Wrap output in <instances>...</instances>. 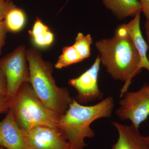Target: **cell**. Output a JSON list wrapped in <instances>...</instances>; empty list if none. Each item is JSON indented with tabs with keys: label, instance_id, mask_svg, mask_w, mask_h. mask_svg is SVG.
<instances>
[{
	"label": "cell",
	"instance_id": "52a82bcc",
	"mask_svg": "<svg viewBox=\"0 0 149 149\" xmlns=\"http://www.w3.org/2000/svg\"><path fill=\"white\" fill-rule=\"evenodd\" d=\"M101 60L98 56L92 66L81 75L70 79L68 84L77 92L75 100L82 104L103 99L104 93L100 90L98 78L100 68Z\"/></svg>",
	"mask_w": 149,
	"mask_h": 149
},
{
	"label": "cell",
	"instance_id": "7a4b0ae2",
	"mask_svg": "<svg viewBox=\"0 0 149 149\" xmlns=\"http://www.w3.org/2000/svg\"><path fill=\"white\" fill-rule=\"evenodd\" d=\"M114 107V100L111 96L91 106L83 105L73 98L65 113L60 117L57 126L71 149H85L88 146L85 139L95 136L91 124L100 118L111 117Z\"/></svg>",
	"mask_w": 149,
	"mask_h": 149
},
{
	"label": "cell",
	"instance_id": "cb8c5ba5",
	"mask_svg": "<svg viewBox=\"0 0 149 149\" xmlns=\"http://www.w3.org/2000/svg\"><path fill=\"white\" fill-rule=\"evenodd\" d=\"M0 149H6L5 148H4L3 147L1 146H0Z\"/></svg>",
	"mask_w": 149,
	"mask_h": 149
},
{
	"label": "cell",
	"instance_id": "30bf717a",
	"mask_svg": "<svg viewBox=\"0 0 149 149\" xmlns=\"http://www.w3.org/2000/svg\"><path fill=\"white\" fill-rule=\"evenodd\" d=\"M112 124L117 130L118 139L111 149H149L147 136H143L133 125L113 121Z\"/></svg>",
	"mask_w": 149,
	"mask_h": 149
},
{
	"label": "cell",
	"instance_id": "9c48e42d",
	"mask_svg": "<svg viewBox=\"0 0 149 149\" xmlns=\"http://www.w3.org/2000/svg\"><path fill=\"white\" fill-rule=\"evenodd\" d=\"M0 146L6 149H29L26 132L17 125L9 110L0 122Z\"/></svg>",
	"mask_w": 149,
	"mask_h": 149
},
{
	"label": "cell",
	"instance_id": "3957f363",
	"mask_svg": "<svg viewBox=\"0 0 149 149\" xmlns=\"http://www.w3.org/2000/svg\"><path fill=\"white\" fill-rule=\"evenodd\" d=\"M29 83L38 97L48 108L59 116L65 113L73 99L69 91L59 87L53 76V66L34 48L26 50Z\"/></svg>",
	"mask_w": 149,
	"mask_h": 149
},
{
	"label": "cell",
	"instance_id": "8fae6325",
	"mask_svg": "<svg viewBox=\"0 0 149 149\" xmlns=\"http://www.w3.org/2000/svg\"><path fill=\"white\" fill-rule=\"evenodd\" d=\"M141 12V11L139 12L131 21L122 25L128 32L141 56V68H146L149 72V62L147 55L149 47L141 32L140 26Z\"/></svg>",
	"mask_w": 149,
	"mask_h": 149
},
{
	"label": "cell",
	"instance_id": "d4e9b609",
	"mask_svg": "<svg viewBox=\"0 0 149 149\" xmlns=\"http://www.w3.org/2000/svg\"><path fill=\"white\" fill-rule=\"evenodd\" d=\"M148 61L149 62V54L148 55Z\"/></svg>",
	"mask_w": 149,
	"mask_h": 149
},
{
	"label": "cell",
	"instance_id": "9a60e30c",
	"mask_svg": "<svg viewBox=\"0 0 149 149\" xmlns=\"http://www.w3.org/2000/svg\"><path fill=\"white\" fill-rule=\"evenodd\" d=\"M83 61V59L73 45L65 46L63 49L62 53L59 56L55 64V67L57 69H61Z\"/></svg>",
	"mask_w": 149,
	"mask_h": 149
},
{
	"label": "cell",
	"instance_id": "ac0fdd59",
	"mask_svg": "<svg viewBox=\"0 0 149 149\" xmlns=\"http://www.w3.org/2000/svg\"><path fill=\"white\" fill-rule=\"evenodd\" d=\"M7 96L6 80L4 74L0 67V98ZM8 97V96H7Z\"/></svg>",
	"mask_w": 149,
	"mask_h": 149
},
{
	"label": "cell",
	"instance_id": "7402d4cb",
	"mask_svg": "<svg viewBox=\"0 0 149 149\" xmlns=\"http://www.w3.org/2000/svg\"><path fill=\"white\" fill-rule=\"evenodd\" d=\"M145 28L147 42L149 46V17L146 19V21L145 24Z\"/></svg>",
	"mask_w": 149,
	"mask_h": 149
},
{
	"label": "cell",
	"instance_id": "8992f818",
	"mask_svg": "<svg viewBox=\"0 0 149 149\" xmlns=\"http://www.w3.org/2000/svg\"><path fill=\"white\" fill-rule=\"evenodd\" d=\"M116 114L122 121L129 120L139 129L149 116V84L135 92H126L120 98Z\"/></svg>",
	"mask_w": 149,
	"mask_h": 149
},
{
	"label": "cell",
	"instance_id": "6da1fadb",
	"mask_svg": "<svg viewBox=\"0 0 149 149\" xmlns=\"http://www.w3.org/2000/svg\"><path fill=\"white\" fill-rule=\"evenodd\" d=\"M101 63L115 80L124 84L120 90V98L127 92L132 80L141 72V58L128 32L122 24L109 39L95 43Z\"/></svg>",
	"mask_w": 149,
	"mask_h": 149
},
{
	"label": "cell",
	"instance_id": "5bb4252c",
	"mask_svg": "<svg viewBox=\"0 0 149 149\" xmlns=\"http://www.w3.org/2000/svg\"><path fill=\"white\" fill-rule=\"evenodd\" d=\"M26 20L23 10L13 5L8 11L4 22L8 32H17L23 29Z\"/></svg>",
	"mask_w": 149,
	"mask_h": 149
},
{
	"label": "cell",
	"instance_id": "ffe728a7",
	"mask_svg": "<svg viewBox=\"0 0 149 149\" xmlns=\"http://www.w3.org/2000/svg\"><path fill=\"white\" fill-rule=\"evenodd\" d=\"M11 99L8 97L0 98V113L8 112L10 107Z\"/></svg>",
	"mask_w": 149,
	"mask_h": 149
},
{
	"label": "cell",
	"instance_id": "603a6c76",
	"mask_svg": "<svg viewBox=\"0 0 149 149\" xmlns=\"http://www.w3.org/2000/svg\"><path fill=\"white\" fill-rule=\"evenodd\" d=\"M147 140H148V143L149 147V134L148 136H147Z\"/></svg>",
	"mask_w": 149,
	"mask_h": 149
},
{
	"label": "cell",
	"instance_id": "484cf974",
	"mask_svg": "<svg viewBox=\"0 0 149 149\" xmlns=\"http://www.w3.org/2000/svg\"><path fill=\"white\" fill-rule=\"evenodd\" d=\"M6 1H10V0H6Z\"/></svg>",
	"mask_w": 149,
	"mask_h": 149
},
{
	"label": "cell",
	"instance_id": "e0dca14e",
	"mask_svg": "<svg viewBox=\"0 0 149 149\" xmlns=\"http://www.w3.org/2000/svg\"><path fill=\"white\" fill-rule=\"evenodd\" d=\"M13 5L10 1L0 0V22L4 20L8 11Z\"/></svg>",
	"mask_w": 149,
	"mask_h": 149
},
{
	"label": "cell",
	"instance_id": "ba28073f",
	"mask_svg": "<svg viewBox=\"0 0 149 149\" xmlns=\"http://www.w3.org/2000/svg\"><path fill=\"white\" fill-rule=\"evenodd\" d=\"M26 133L29 149H71L69 142L58 127L42 125Z\"/></svg>",
	"mask_w": 149,
	"mask_h": 149
},
{
	"label": "cell",
	"instance_id": "5b68a950",
	"mask_svg": "<svg viewBox=\"0 0 149 149\" xmlns=\"http://www.w3.org/2000/svg\"><path fill=\"white\" fill-rule=\"evenodd\" d=\"M26 47L19 46L13 52L0 59V67L6 77L7 96L11 99L25 82H29V65Z\"/></svg>",
	"mask_w": 149,
	"mask_h": 149
},
{
	"label": "cell",
	"instance_id": "44dd1931",
	"mask_svg": "<svg viewBox=\"0 0 149 149\" xmlns=\"http://www.w3.org/2000/svg\"><path fill=\"white\" fill-rule=\"evenodd\" d=\"M141 4V11L147 18L149 17V0H139Z\"/></svg>",
	"mask_w": 149,
	"mask_h": 149
},
{
	"label": "cell",
	"instance_id": "2e32d148",
	"mask_svg": "<svg viewBox=\"0 0 149 149\" xmlns=\"http://www.w3.org/2000/svg\"><path fill=\"white\" fill-rule=\"evenodd\" d=\"M93 43V39L91 34L85 35L83 33L79 32L72 45L77 50L81 58L84 60L91 56V47Z\"/></svg>",
	"mask_w": 149,
	"mask_h": 149
},
{
	"label": "cell",
	"instance_id": "d6986e66",
	"mask_svg": "<svg viewBox=\"0 0 149 149\" xmlns=\"http://www.w3.org/2000/svg\"><path fill=\"white\" fill-rule=\"evenodd\" d=\"M8 32L4 20L0 22V55L2 53L3 47L5 43L6 36Z\"/></svg>",
	"mask_w": 149,
	"mask_h": 149
},
{
	"label": "cell",
	"instance_id": "7c38bea8",
	"mask_svg": "<svg viewBox=\"0 0 149 149\" xmlns=\"http://www.w3.org/2000/svg\"><path fill=\"white\" fill-rule=\"evenodd\" d=\"M102 1L106 8L119 20L134 17L141 11L139 0H102Z\"/></svg>",
	"mask_w": 149,
	"mask_h": 149
},
{
	"label": "cell",
	"instance_id": "4fadbf2b",
	"mask_svg": "<svg viewBox=\"0 0 149 149\" xmlns=\"http://www.w3.org/2000/svg\"><path fill=\"white\" fill-rule=\"evenodd\" d=\"M35 45L39 47H46L50 46L54 40V36L49 27L40 18L35 20L32 30L29 31Z\"/></svg>",
	"mask_w": 149,
	"mask_h": 149
},
{
	"label": "cell",
	"instance_id": "277c9868",
	"mask_svg": "<svg viewBox=\"0 0 149 149\" xmlns=\"http://www.w3.org/2000/svg\"><path fill=\"white\" fill-rule=\"evenodd\" d=\"M9 110L17 125L26 132L42 125L57 127L60 117L43 103L29 82L23 83L11 99Z\"/></svg>",
	"mask_w": 149,
	"mask_h": 149
}]
</instances>
